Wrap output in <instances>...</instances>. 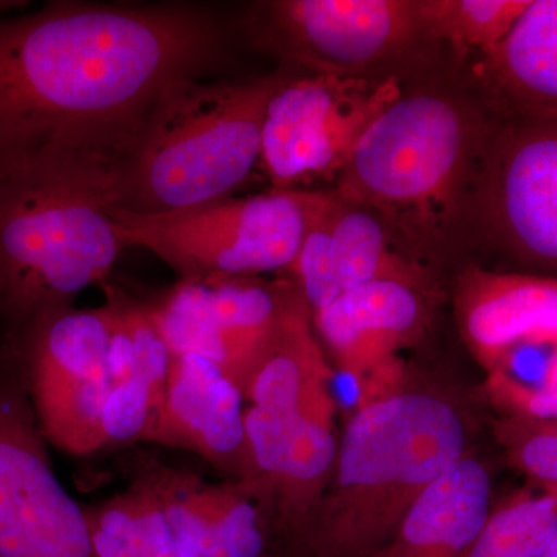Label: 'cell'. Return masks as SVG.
Masks as SVG:
<instances>
[{"label": "cell", "instance_id": "obj_1", "mask_svg": "<svg viewBox=\"0 0 557 557\" xmlns=\"http://www.w3.org/2000/svg\"><path fill=\"white\" fill-rule=\"evenodd\" d=\"M222 30L190 3L50 2L0 14V185L120 177L161 98Z\"/></svg>", "mask_w": 557, "mask_h": 557}, {"label": "cell", "instance_id": "obj_2", "mask_svg": "<svg viewBox=\"0 0 557 557\" xmlns=\"http://www.w3.org/2000/svg\"><path fill=\"white\" fill-rule=\"evenodd\" d=\"M465 443L456 410L432 395L397 392L359 406L327 493L289 536L293 557H380L413 502L465 457Z\"/></svg>", "mask_w": 557, "mask_h": 557}, {"label": "cell", "instance_id": "obj_3", "mask_svg": "<svg viewBox=\"0 0 557 557\" xmlns=\"http://www.w3.org/2000/svg\"><path fill=\"white\" fill-rule=\"evenodd\" d=\"M285 79L172 86L121 170L116 207L163 214L230 199L260 164L267 109Z\"/></svg>", "mask_w": 557, "mask_h": 557}, {"label": "cell", "instance_id": "obj_4", "mask_svg": "<svg viewBox=\"0 0 557 557\" xmlns=\"http://www.w3.org/2000/svg\"><path fill=\"white\" fill-rule=\"evenodd\" d=\"M487 135L445 94H403L359 139L333 193L406 239L434 244L460 215Z\"/></svg>", "mask_w": 557, "mask_h": 557}, {"label": "cell", "instance_id": "obj_5", "mask_svg": "<svg viewBox=\"0 0 557 557\" xmlns=\"http://www.w3.org/2000/svg\"><path fill=\"white\" fill-rule=\"evenodd\" d=\"M119 201L110 175L0 185V309L30 324L104 281L124 248L109 215Z\"/></svg>", "mask_w": 557, "mask_h": 557}, {"label": "cell", "instance_id": "obj_6", "mask_svg": "<svg viewBox=\"0 0 557 557\" xmlns=\"http://www.w3.org/2000/svg\"><path fill=\"white\" fill-rule=\"evenodd\" d=\"M314 193L271 189L163 214L110 207L109 215L123 247L148 249L183 281L252 277L292 269Z\"/></svg>", "mask_w": 557, "mask_h": 557}, {"label": "cell", "instance_id": "obj_7", "mask_svg": "<svg viewBox=\"0 0 557 557\" xmlns=\"http://www.w3.org/2000/svg\"><path fill=\"white\" fill-rule=\"evenodd\" d=\"M401 95L395 76L310 73L285 79L263 121L260 166L271 189L336 183L359 139Z\"/></svg>", "mask_w": 557, "mask_h": 557}, {"label": "cell", "instance_id": "obj_8", "mask_svg": "<svg viewBox=\"0 0 557 557\" xmlns=\"http://www.w3.org/2000/svg\"><path fill=\"white\" fill-rule=\"evenodd\" d=\"M0 557H98L86 508L61 485L20 381L0 375Z\"/></svg>", "mask_w": 557, "mask_h": 557}, {"label": "cell", "instance_id": "obj_9", "mask_svg": "<svg viewBox=\"0 0 557 557\" xmlns=\"http://www.w3.org/2000/svg\"><path fill=\"white\" fill-rule=\"evenodd\" d=\"M258 22L282 57L322 75L366 76L428 38L421 0H278Z\"/></svg>", "mask_w": 557, "mask_h": 557}, {"label": "cell", "instance_id": "obj_10", "mask_svg": "<svg viewBox=\"0 0 557 557\" xmlns=\"http://www.w3.org/2000/svg\"><path fill=\"white\" fill-rule=\"evenodd\" d=\"M475 196L502 247L557 271V120L511 116L491 132Z\"/></svg>", "mask_w": 557, "mask_h": 557}, {"label": "cell", "instance_id": "obj_11", "mask_svg": "<svg viewBox=\"0 0 557 557\" xmlns=\"http://www.w3.org/2000/svg\"><path fill=\"white\" fill-rule=\"evenodd\" d=\"M244 418L251 461V478L245 483L276 504L285 533L292 536L327 493L339 442L333 428L299 413L249 406Z\"/></svg>", "mask_w": 557, "mask_h": 557}, {"label": "cell", "instance_id": "obj_12", "mask_svg": "<svg viewBox=\"0 0 557 557\" xmlns=\"http://www.w3.org/2000/svg\"><path fill=\"white\" fill-rule=\"evenodd\" d=\"M458 327L490 373L527 347H557V278L472 267L458 282Z\"/></svg>", "mask_w": 557, "mask_h": 557}, {"label": "cell", "instance_id": "obj_13", "mask_svg": "<svg viewBox=\"0 0 557 557\" xmlns=\"http://www.w3.org/2000/svg\"><path fill=\"white\" fill-rule=\"evenodd\" d=\"M242 401L240 388L211 359L174 355L148 442L193 450L247 482L251 461Z\"/></svg>", "mask_w": 557, "mask_h": 557}, {"label": "cell", "instance_id": "obj_14", "mask_svg": "<svg viewBox=\"0 0 557 557\" xmlns=\"http://www.w3.org/2000/svg\"><path fill=\"white\" fill-rule=\"evenodd\" d=\"M426 317L421 287L376 281L313 311V327L336 364L361 379L398 362V351L421 335Z\"/></svg>", "mask_w": 557, "mask_h": 557}, {"label": "cell", "instance_id": "obj_15", "mask_svg": "<svg viewBox=\"0 0 557 557\" xmlns=\"http://www.w3.org/2000/svg\"><path fill=\"white\" fill-rule=\"evenodd\" d=\"M332 368L313 327V311L298 285L245 380L249 406L282 413H299L333 428L336 403Z\"/></svg>", "mask_w": 557, "mask_h": 557}, {"label": "cell", "instance_id": "obj_16", "mask_svg": "<svg viewBox=\"0 0 557 557\" xmlns=\"http://www.w3.org/2000/svg\"><path fill=\"white\" fill-rule=\"evenodd\" d=\"M490 472L461 457L413 502L380 557H465L485 527L491 507Z\"/></svg>", "mask_w": 557, "mask_h": 557}, {"label": "cell", "instance_id": "obj_17", "mask_svg": "<svg viewBox=\"0 0 557 557\" xmlns=\"http://www.w3.org/2000/svg\"><path fill=\"white\" fill-rule=\"evenodd\" d=\"M482 78L508 119L557 120V0H531Z\"/></svg>", "mask_w": 557, "mask_h": 557}, {"label": "cell", "instance_id": "obj_18", "mask_svg": "<svg viewBox=\"0 0 557 557\" xmlns=\"http://www.w3.org/2000/svg\"><path fill=\"white\" fill-rule=\"evenodd\" d=\"M109 379H84L28 368V391L44 440L73 456L104 448L102 409Z\"/></svg>", "mask_w": 557, "mask_h": 557}, {"label": "cell", "instance_id": "obj_19", "mask_svg": "<svg viewBox=\"0 0 557 557\" xmlns=\"http://www.w3.org/2000/svg\"><path fill=\"white\" fill-rule=\"evenodd\" d=\"M335 194V193H333ZM332 218V256L341 295L376 281L423 285V273L392 240L391 228L373 212L336 196Z\"/></svg>", "mask_w": 557, "mask_h": 557}, {"label": "cell", "instance_id": "obj_20", "mask_svg": "<svg viewBox=\"0 0 557 557\" xmlns=\"http://www.w3.org/2000/svg\"><path fill=\"white\" fill-rule=\"evenodd\" d=\"M196 500L208 557L269 556V522L251 486L207 485L197 478Z\"/></svg>", "mask_w": 557, "mask_h": 557}, {"label": "cell", "instance_id": "obj_21", "mask_svg": "<svg viewBox=\"0 0 557 557\" xmlns=\"http://www.w3.org/2000/svg\"><path fill=\"white\" fill-rule=\"evenodd\" d=\"M557 536V493L518 494L493 508L465 557H544Z\"/></svg>", "mask_w": 557, "mask_h": 557}, {"label": "cell", "instance_id": "obj_22", "mask_svg": "<svg viewBox=\"0 0 557 557\" xmlns=\"http://www.w3.org/2000/svg\"><path fill=\"white\" fill-rule=\"evenodd\" d=\"M531 0H421L428 38L483 58L504 42Z\"/></svg>", "mask_w": 557, "mask_h": 557}, {"label": "cell", "instance_id": "obj_23", "mask_svg": "<svg viewBox=\"0 0 557 557\" xmlns=\"http://www.w3.org/2000/svg\"><path fill=\"white\" fill-rule=\"evenodd\" d=\"M335 200L333 193H314L309 226L300 244L298 258L289 269L295 273L298 288L311 311L329 306L341 296L332 256V218Z\"/></svg>", "mask_w": 557, "mask_h": 557}, {"label": "cell", "instance_id": "obj_24", "mask_svg": "<svg viewBox=\"0 0 557 557\" xmlns=\"http://www.w3.org/2000/svg\"><path fill=\"white\" fill-rule=\"evenodd\" d=\"M496 432L512 463L545 491L557 493V421L507 417Z\"/></svg>", "mask_w": 557, "mask_h": 557}, {"label": "cell", "instance_id": "obj_25", "mask_svg": "<svg viewBox=\"0 0 557 557\" xmlns=\"http://www.w3.org/2000/svg\"><path fill=\"white\" fill-rule=\"evenodd\" d=\"M487 391L507 417L557 421V347L533 383L512 379L507 373H491Z\"/></svg>", "mask_w": 557, "mask_h": 557}, {"label": "cell", "instance_id": "obj_26", "mask_svg": "<svg viewBox=\"0 0 557 557\" xmlns=\"http://www.w3.org/2000/svg\"><path fill=\"white\" fill-rule=\"evenodd\" d=\"M156 421L152 394L137 379L110 387L102 409L106 445L148 440Z\"/></svg>", "mask_w": 557, "mask_h": 557}, {"label": "cell", "instance_id": "obj_27", "mask_svg": "<svg viewBox=\"0 0 557 557\" xmlns=\"http://www.w3.org/2000/svg\"><path fill=\"white\" fill-rule=\"evenodd\" d=\"M137 523V557H178L170 523L148 478L129 490Z\"/></svg>", "mask_w": 557, "mask_h": 557}, {"label": "cell", "instance_id": "obj_28", "mask_svg": "<svg viewBox=\"0 0 557 557\" xmlns=\"http://www.w3.org/2000/svg\"><path fill=\"white\" fill-rule=\"evenodd\" d=\"M27 2H13V0H0V14L9 13L10 10L22 9Z\"/></svg>", "mask_w": 557, "mask_h": 557}, {"label": "cell", "instance_id": "obj_29", "mask_svg": "<svg viewBox=\"0 0 557 557\" xmlns=\"http://www.w3.org/2000/svg\"><path fill=\"white\" fill-rule=\"evenodd\" d=\"M544 557H557V536L555 537V541L552 542V545H549V548L547 549V553H545Z\"/></svg>", "mask_w": 557, "mask_h": 557}]
</instances>
